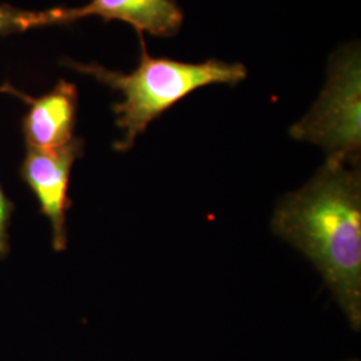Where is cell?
<instances>
[{"instance_id":"1","label":"cell","mask_w":361,"mask_h":361,"mask_svg":"<svg viewBox=\"0 0 361 361\" xmlns=\"http://www.w3.org/2000/svg\"><path fill=\"white\" fill-rule=\"evenodd\" d=\"M271 229L313 262L353 329L361 324V177L359 164L328 158L277 205Z\"/></svg>"},{"instance_id":"5","label":"cell","mask_w":361,"mask_h":361,"mask_svg":"<svg viewBox=\"0 0 361 361\" xmlns=\"http://www.w3.org/2000/svg\"><path fill=\"white\" fill-rule=\"evenodd\" d=\"M87 16H99L104 22H125L140 37L145 32L153 37H174L183 23V13L177 0H90L82 7L46 10L44 25L66 26Z\"/></svg>"},{"instance_id":"7","label":"cell","mask_w":361,"mask_h":361,"mask_svg":"<svg viewBox=\"0 0 361 361\" xmlns=\"http://www.w3.org/2000/svg\"><path fill=\"white\" fill-rule=\"evenodd\" d=\"M35 27H44L42 11H22L0 3V35L20 32Z\"/></svg>"},{"instance_id":"4","label":"cell","mask_w":361,"mask_h":361,"mask_svg":"<svg viewBox=\"0 0 361 361\" xmlns=\"http://www.w3.org/2000/svg\"><path fill=\"white\" fill-rule=\"evenodd\" d=\"M83 154V141L74 138L70 143L54 150L27 147L20 166V177L38 200L40 212L46 216L52 231V246L56 252L67 247L66 214L71 205L68 183L71 169Z\"/></svg>"},{"instance_id":"8","label":"cell","mask_w":361,"mask_h":361,"mask_svg":"<svg viewBox=\"0 0 361 361\" xmlns=\"http://www.w3.org/2000/svg\"><path fill=\"white\" fill-rule=\"evenodd\" d=\"M13 202L7 198L0 186V258L8 252V225L13 214Z\"/></svg>"},{"instance_id":"3","label":"cell","mask_w":361,"mask_h":361,"mask_svg":"<svg viewBox=\"0 0 361 361\" xmlns=\"http://www.w3.org/2000/svg\"><path fill=\"white\" fill-rule=\"evenodd\" d=\"M360 116V51L352 46L334 56L319 99L290 128V135L297 141L322 146L328 158L359 164Z\"/></svg>"},{"instance_id":"2","label":"cell","mask_w":361,"mask_h":361,"mask_svg":"<svg viewBox=\"0 0 361 361\" xmlns=\"http://www.w3.org/2000/svg\"><path fill=\"white\" fill-rule=\"evenodd\" d=\"M140 62L131 73L113 71L94 63H67L122 94L123 99L113 107L116 126L123 131L122 138L114 145L116 152L130 150L153 121L193 91L212 85L235 86L247 74L241 63L217 59L186 63L155 58L146 50L143 37H140Z\"/></svg>"},{"instance_id":"9","label":"cell","mask_w":361,"mask_h":361,"mask_svg":"<svg viewBox=\"0 0 361 361\" xmlns=\"http://www.w3.org/2000/svg\"><path fill=\"white\" fill-rule=\"evenodd\" d=\"M0 92H11L13 95L22 98L25 102H28V99L31 98V97H27L26 94L20 92V91L15 90L11 85H3V86H0Z\"/></svg>"},{"instance_id":"6","label":"cell","mask_w":361,"mask_h":361,"mask_svg":"<svg viewBox=\"0 0 361 361\" xmlns=\"http://www.w3.org/2000/svg\"><path fill=\"white\" fill-rule=\"evenodd\" d=\"M22 131L27 147L54 150L71 142L77 123L78 91L74 83L59 80L50 92L30 98Z\"/></svg>"}]
</instances>
